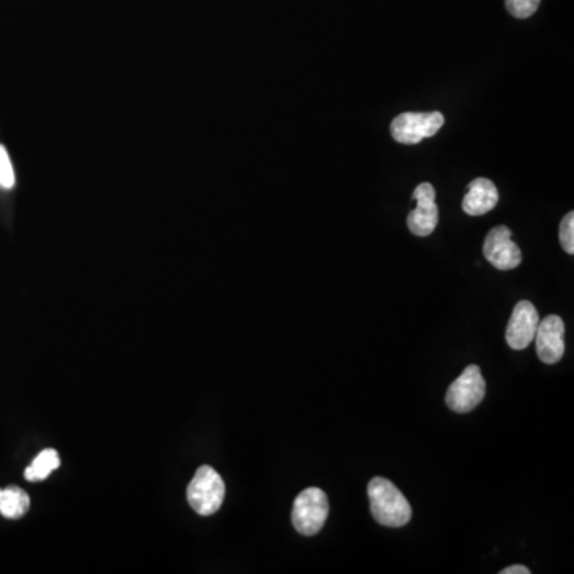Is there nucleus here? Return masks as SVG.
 <instances>
[{"instance_id": "15", "label": "nucleus", "mask_w": 574, "mask_h": 574, "mask_svg": "<svg viewBox=\"0 0 574 574\" xmlns=\"http://www.w3.org/2000/svg\"><path fill=\"white\" fill-rule=\"evenodd\" d=\"M560 244H562L563 251L573 256L574 254V213H568L563 217L562 224H560Z\"/></svg>"}, {"instance_id": "12", "label": "nucleus", "mask_w": 574, "mask_h": 574, "mask_svg": "<svg viewBox=\"0 0 574 574\" xmlns=\"http://www.w3.org/2000/svg\"><path fill=\"white\" fill-rule=\"evenodd\" d=\"M61 460H59L58 452L55 449H45L37 455L36 460L32 461L24 476L29 482H39V480L47 479L53 471L59 468Z\"/></svg>"}, {"instance_id": "6", "label": "nucleus", "mask_w": 574, "mask_h": 574, "mask_svg": "<svg viewBox=\"0 0 574 574\" xmlns=\"http://www.w3.org/2000/svg\"><path fill=\"white\" fill-rule=\"evenodd\" d=\"M485 259L503 272H509L519 267L522 262V252L512 241V232L506 225H498L488 232L484 243Z\"/></svg>"}, {"instance_id": "5", "label": "nucleus", "mask_w": 574, "mask_h": 574, "mask_svg": "<svg viewBox=\"0 0 574 574\" xmlns=\"http://www.w3.org/2000/svg\"><path fill=\"white\" fill-rule=\"evenodd\" d=\"M487 383H485L479 366H469L463 374L449 386L445 402L449 409L457 413H468L484 401Z\"/></svg>"}, {"instance_id": "9", "label": "nucleus", "mask_w": 574, "mask_h": 574, "mask_svg": "<svg viewBox=\"0 0 574 574\" xmlns=\"http://www.w3.org/2000/svg\"><path fill=\"white\" fill-rule=\"evenodd\" d=\"M536 353L544 364H557L565 354V323L557 315L539 321L535 335Z\"/></svg>"}, {"instance_id": "4", "label": "nucleus", "mask_w": 574, "mask_h": 574, "mask_svg": "<svg viewBox=\"0 0 574 574\" xmlns=\"http://www.w3.org/2000/svg\"><path fill=\"white\" fill-rule=\"evenodd\" d=\"M444 122L441 112H404L391 123V134L394 141L413 146L423 139L433 138Z\"/></svg>"}, {"instance_id": "13", "label": "nucleus", "mask_w": 574, "mask_h": 574, "mask_svg": "<svg viewBox=\"0 0 574 574\" xmlns=\"http://www.w3.org/2000/svg\"><path fill=\"white\" fill-rule=\"evenodd\" d=\"M504 4L514 18L527 20L530 16L535 15L541 0H504Z\"/></svg>"}, {"instance_id": "8", "label": "nucleus", "mask_w": 574, "mask_h": 574, "mask_svg": "<svg viewBox=\"0 0 574 574\" xmlns=\"http://www.w3.org/2000/svg\"><path fill=\"white\" fill-rule=\"evenodd\" d=\"M539 321L541 319L533 303L528 300L517 303L506 329V342L512 350H525L531 342H535Z\"/></svg>"}, {"instance_id": "11", "label": "nucleus", "mask_w": 574, "mask_h": 574, "mask_svg": "<svg viewBox=\"0 0 574 574\" xmlns=\"http://www.w3.org/2000/svg\"><path fill=\"white\" fill-rule=\"evenodd\" d=\"M31 508V498L23 488L10 485L0 488V514L7 519H21Z\"/></svg>"}, {"instance_id": "14", "label": "nucleus", "mask_w": 574, "mask_h": 574, "mask_svg": "<svg viewBox=\"0 0 574 574\" xmlns=\"http://www.w3.org/2000/svg\"><path fill=\"white\" fill-rule=\"evenodd\" d=\"M16 177L13 170L12 160L8 157L7 149L0 146V187L2 189H13Z\"/></svg>"}, {"instance_id": "1", "label": "nucleus", "mask_w": 574, "mask_h": 574, "mask_svg": "<svg viewBox=\"0 0 574 574\" xmlns=\"http://www.w3.org/2000/svg\"><path fill=\"white\" fill-rule=\"evenodd\" d=\"M370 511L375 522L383 527H404L412 519V506L393 482L385 477H374L367 487Z\"/></svg>"}, {"instance_id": "10", "label": "nucleus", "mask_w": 574, "mask_h": 574, "mask_svg": "<svg viewBox=\"0 0 574 574\" xmlns=\"http://www.w3.org/2000/svg\"><path fill=\"white\" fill-rule=\"evenodd\" d=\"M500 201V193L490 179L479 177L469 184L463 198V211L468 216H484L490 213Z\"/></svg>"}, {"instance_id": "3", "label": "nucleus", "mask_w": 574, "mask_h": 574, "mask_svg": "<svg viewBox=\"0 0 574 574\" xmlns=\"http://www.w3.org/2000/svg\"><path fill=\"white\" fill-rule=\"evenodd\" d=\"M329 516V500L321 488H305L295 498L292 525L303 536H315L323 530Z\"/></svg>"}, {"instance_id": "7", "label": "nucleus", "mask_w": 574, "mask_h": 574, "mask_svg": "<svg viewBox=\"0 0 574 574\" xmlns=\"http://www.w3.org/2000/svg\"><path fill=\"white\" fill-rule=\"evenodd\" d=\"M417 208L407 217L410 232L417 236H429L439 224V208L436 205V189L433 184L423 182L413 190Z\"/></svg>"}, {"instance_id": "2", "label": "nucleus", "mask_w": 574, "mask_h": 574, "mask_svg": "<svg viewBox=\"0 0 574 574\" xmlns=\"http://www.w3.org/2000/svg\"><path fill=\"white\" fill-rule=\"evenodd\" d=\"M225 498V484L221 474L211 466H201L187 488L190 508L200 516H213Z\"/></svg>"}, {"instance_id": "16", "label": "nucleus", "mask_w": 574, "mask_h": 574, "mask_svg": "<svg viewBox=\"0 0 574 574\" xmlns=\"http://www.w3.org/2000/svg\"><path fill=\"white\" fill-rule=\"evenodd\" d=\"M530 568L523 567V565H512V567L504 568L501 574H530Z\"/></svg>"}]
</instances>
